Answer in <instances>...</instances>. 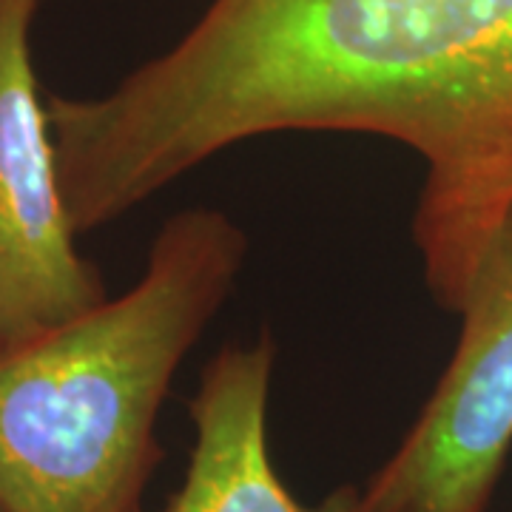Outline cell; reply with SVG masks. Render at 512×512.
Wrapping results in <instances>:
<instances>
[{
  "label": "cell",
  "instance_id": "1",
  "mask_svg": "<svg viewBox=\"0 0 512 512\" xmlns=\"http://www.w3.org/2000/svg\"><path fill=\"white\" fill-rule=\"evenodd\" d=\"M46 109L74 234L265 134L396 140L424 163L427 288L458 311L512 205V0H211L111 92Z\"/></svg>",
  "mask_w": 512,
  "mask_h": 512
},
{
  "label": "cell",
  "instance_id": "2",
  "mask_svg": "<svg viewBox=\"0 0 512 512\" xmlns=\"http://www.w3.org/2000/svg\"><path fill=\"white\" fill-rule=\"evenodd\" d=\"M245 256L225 211L185 208L134 288L0 348V510L146 512L160 407Z\"/></svg>",
  "mask_w": 512,
  "mask_h": 512
},
{
  "label": "cell",
  "instance_id": "3",
  "mask_svg": "<svg viewBox=\"0 0 512 512\" xmlns=\"http://www.w3.org/2000/svg\"><path fill=\"white\" fill-rule=\"evenodd\" d=\"M453 359L356 512H484L512 450V205L478 256Z\"/></svg>",
  "mask_w": 512,
  "mask_h": 512
},
{
  "label": "cell",
  "instance_id": "4",
  "mask_svg": "<svg viewBox=\"0 0 512 512\" xmlns=\"http://www.w3.org/2000/svg\"><path fill=\"white\" fill-rule=\"evenodd\" d=\"M43 0H0V348L103 305L106 285L74 248L32 26Z\"/></svg>",
  "mask_w": 512,
  "mask_h": 512
},
{
  "label": "cell",
  "instance_id": "5",
  "mask_svg": "<svg viewBox=\"0 0 512 512\" xmlns=\"http://www.w3.org/2000/svg\"><path fill=\"white\" fill-rule=\"evenodd\" d=\"M274 359L271 333H259L254 345H225L202 370L188 404L197 439L165 512H356V487L305 507L276 476L268 450Z\"/></svg>",
  "mask_w": 512,
  "mask_h": 512
},
{
  "label": "cell",
  "instance_id": "6",
  "mask_svg": "<svg viewBox=\"0 0 512 512\" xmlns=\"http://www.w3.org/2000/svg\"><path fill=\"white\" fill-rule=\"evenodd\" d=\"M0 512H3V510H0Z\"/></svg>",
  "mask_w": 512,
  "mask_h": 512
}]
</instances>
